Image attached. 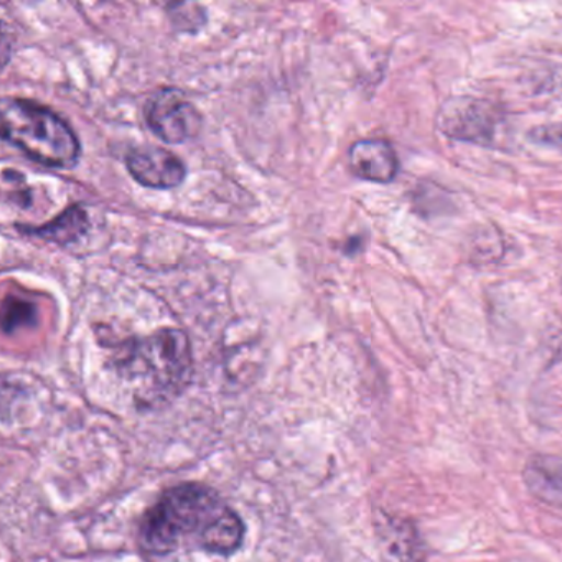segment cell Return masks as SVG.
Returning a JSON list of instances; mask_svg holds the SVG:
<instances>
[{
	"mask_svg": "<svg viewBox=\"0 0 562 562\" xmlns=\"http://www.w3.org/2000/svg\"><path fill=\"white\" fill-rule=\"evenodd\" d=\"M218 493L199 483L167 490L144 516L139 539L144 551L164 555L190 542L205 549L216 522L228 512Z\"/></svg>",
	"mask_w": 562,
	"mask_h": 562,
	"instance_id": "1",
	"label": "cell"
},
{
	"mask_svg": "<svg viewBox=\"0 0 562 562\" xmlns=\"http://www.w3.org/2000/svg\"><path fill=\"white\" fill-rule=\"evenodd\" d=\"M117 370L143 403L170 400L187 386L192 374L189 337L176 328H164L127 341L117 357Z\"/></svg>",
	"mask_w": 562,
	"mask_h": 562,
	"instance_id": "2",
	"label": "cell"
},
{
	"mask_svg": "<svg viewBox=\"0 0 562 562\" xmlns=\"http://www.w3.org/2000/svg\"><path fill=\"white\" fill-rule=\"evenodd\" d=\"M0 130L5 143L41 166L71 169L80 160V140L70 124L34 101L4 98L0 103Z\"/></svg>",
	"mask_w": 562,
	"mask_h": 562,
	"instance_id": "3",
	"label": "cell"
},
{
	"mask_svg": "<svg viewBox=\"0 0 562 562\" xmlns=\"http://www.w3.org/2000/svg\"><path fill=\"white\" fill-rule=\"evenodd\" d=\"M499 123L502 114L498 108L473 97L452 98L437 113V127L443 136L479 146L493 143Z\"/></svg>",
	"mask_w": 562,
	"mask_h": 562,
	"instance_id": "4",
	"label": "cell"
},
{
	"mask_svg": "<svg viewBox=\"0 0 562 562\" xmlns=\"http://www.w3.org/2000/svg\"><path fill=\"white\" fill-rule=\"evenodd\" d=\"M147 126L166 144H183L199 136L202 114L195 104L177 88H164L147 101Z\"/></svg>",
	"mask_w": 562,
	"mask_h": 562,
	"instance_id": "5",
	"label": "cell"
},
{
	"mask_svg": "<svg viewBox=\"0 0 562 562\" xmlns=\"http://www.w3.org/2000/svg\"><path fill=\"white\" fill-rule=\"evenodd\" d=\"M126 167L137 183L154 190L177 189L187 177L186 164L164 147L144 146L130 150Z\"/></svg>",
	"mask_w": 562,
	"mask_h": 562,
	"instance_id": "6",
	"label": "cell"
},
{
	"mask_svg": "<svg viewBox=\"0 0 562 562\" xmlns=\"http://www.w3.org/2000/svg\"><path fill=\"white\" fill-rule=\"evenodd\" d=\"M376 531L387 562H427L426 546L413 521L380 513Z\"/></svg>",
	"mask_w": 562,
	"mask_h": 562,
	"instance_id": "7",
	"label": "cell"
},
{
	"mask_svg": "<svg viewBox=\"0 0 562 562\" xmlns=\"http://www.w3.org/2000/svg\"><path fill=\"white\" fill-rule=\"evenodd\" d=\"M348 166L358 179L390 183L400 172V160L393 146L383 139H361L348 150Z\"/></svg>",
	"mask_w": 562,
	"mask_h": 562,
	"instance_id": "8",
	"label": "cell"
},
{
	"mask_svg": "<svg viewBox=\"0 0 562 562\" xmlns=\"http://www.w3.org/2000/svg\"><path fill=\"white\" fill-rule=\"evenodd\" d=\"M526 488L546 505L562 508V459L536 453L522 470Z\"/></svg>",
	"mask_w": 562,
	"mask_h": 562,
	"instance_id": "9",
	"label": "cell"
},
{
	"mask_svg": "<svg viewBox=\"0 0 562 562\" xmlns=\"http://www.w3.org/2000/svg\"><path fill=\"white\" fill-rule=\"evenodd\" d=\"M88 229V215L80 205L70 206L64 213L45 223L44 226L38 228L25 229V233L31 235L41 236L42 239L47 241L57 243V245H70V243L78 241L80 236H83Z\"/></svg>",
	"mask_w": 562,
	"mask_h": 562,
	"instance_id": "10",
	"label": "cell"
},
{
	"mask_svg": "<svg viewBox=\"0 0 562 562\" xmlns=\"http://www.w3.org/2000/svg\"><path fill=\"white\" fill-rule=\"evenodd\" d=\"M35 322V308L29 302L19 301V299H8L2 308V327L5 334L18 330L19 327H25Z\"/></svg>",
	"mask_w": 562,
	"mask_h": 562,
	"instance_id": "11",
	"label": "cell"
},
{
	"mask_svg": "<svg viewBox=\"0 0 562 562\" xmlns=\"http://www.w3.org/2000/svg\"><path fill=\"white\" fill-rule=\"evenodd\" d=\"M529 137L535 143L542 144V146L554 147V149L562 150V123L546 124V126L535 127L529 133Z\"/></svg>",
	"mask_w": 562,
	"mask_h": 562,
	"instance_id": "12",
	"label": "cell"
}]
</instances>
